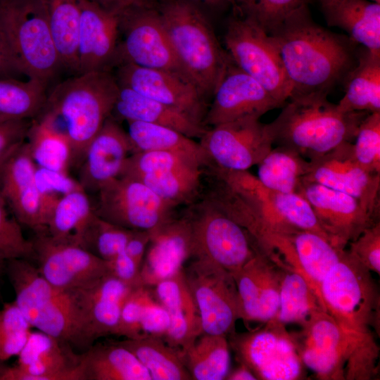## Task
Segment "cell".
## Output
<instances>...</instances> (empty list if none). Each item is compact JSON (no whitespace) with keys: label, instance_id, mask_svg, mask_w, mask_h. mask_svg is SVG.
I'll list each match as a JSON object with an SVG mask.
<instances>
[{"label":"cell","instance_id":"obj_1","mask_svg":"<svg viewBox=\"0 0 380 380\" xmlns=\"http://www.w3.org/2000/svg\"><path fill=\"white\" fill-rule=\"evenodd\" d=\"M269 35L291 83V96L328 94L357 61L355 42L316 23L309 8L289 18Z\"/></svg>","mask_w":380,"mask_h":380},{"label":"cell","instance_id":"obj_2","mask_svg":"<svg viewBox=\"0 0 380 380\" xmlns=\"http://www.w3.org/2000/svg\"><path fill=\"white\" fill-rule=\"evenodd\" d=\"M118 91L115 75L101 71L73 75L47 94L35 118L67 137L72 166L81 165L89 144L110 116Z\"/></svg>","mask_w":380,"mask_h":380},{"label":"cell","instance_id":"obj_3","mask_svg":"<svg viewBox=\"0 0 380 380\" xmlns=\"http://www.w3.org/2000/svg\"><path fill=\"white\" fill-rule=\"evenodd\" d=\"M15 303L32 327L87 350L92 343L78 289H59L46 281L25 259L6 262Z\"/></svg>","mask_w":380,"mask_h":380},{"label":"cell","instance_id":"obj_4","mask_svg":"<svg viewBox=\"0 0 380 380\" xmlns=\"http://www.w3.org/2000/svg\"><path fill=\"white\" fill-rule=\"evenodd\" d=\"M327 95H292L279 115L267 124L273 144L293 148L310 160L355 138L369 113L341 112Z\"/></svg>","mask_w":380,"mask_h":380},{"label":"cell","instance_id":"obj_5","mask_svg":"<svg viewBox=\"0 0 380 380\" xmlns=\"http://www.w3.org/2000/svg\"><path fill=\"white\" fill-rule=\"evenodd\" d=\"M175 57L203 96H213L230 58L202 12L187 0H163L157 7Z\"/></svg>","mask_w":380,"mask_h":380},{"label":"cell","instance_id":"obj_6","mask_svg":"<svg viewBox=\"0 0 380 380\" xmlns=\"http://www.w3.org/2000/svg\"><path fill=\"white\" fill-rule=\"evenodd\" d=\"M0 28L21 74L48 87L63 68L47 0H0Z\"/></svg>","mask_w":380,"mask_h":380},{"label":"cell","instance_id":"obj_7","mask_svg":"<svg viewBox=\"0 0 380 380\" xmlns=\"http://www.w3.org/2000/svg\"><path fill=\"white\" fill-rule=\"evenodd\" d=\"M324 309L341 329L358 341L374 338L379 294L371 272L346 249L320 284Z\"/></svg>","mask_w":380,"mask_h":380},{"label":"cell","instance_id":"obj_8","mask_svg":"<svg viewBox=\"0 0 380 380\" xmlns=\"http://www.w3.org/2000/svg\"><path fill=\"white\" fill-rule=\"evenodd\" d=\"M186 217L191 231L193 258L208 259L232 276L260 251L244 228L204 198Z\"/></svg>","mask_w":380,"mask_h":380},{"label":"cell","instance_id":"obj_9","mask_svg":"<svg viewBox=\"0 0 380 380\" xmlns=\"http://www.w3.org/2000/svg\"><path fill=\"white\" fill-rule=\"evenodd\" d=\"M224 42L232 61L283 106L292 87L271 37L253 20L235 14L227 26Z\"/></svg>","mask_w":380,"mask_h":380},{"label":"cell","instance_id":"obj_10","mask_svg":"<svg viewBox=\"0 0 380 380\" xmlns=\"http://www.w3.org/2000/svg\"><path fill=\"white\" fill-rule=\"evenodd\" d=\"M229 335V346L239 362L246 365L257 379L303 378L304 365L295 339L285 325L270 320L262 328Z\"/></svg>","mask_w":380,"mask_h":380},{"label":"cell","instance_id":"obj_11","mask_svg":"<svg viewBox=\"0 0 380 380\" xmlns=\"http://www.w3.org/2000/svg\"><path fill=\"white\" fill-rule=\"evenodd\" d=\"M119 19L115 68L131 63L170 72L189 80L175 57L156 7L132 8L120 15Z\"/></svg>","mask_w":380,"mask_h":380},{"label":"cell","instance_id":"obj_12","mask_svg":"<svg viewBox=\"0 0 380 380\" xmlns=\"http://www.w3.org/2000/svg\"><path fill=\"white\" fill-rule=\"evenodd\" d=\"M182 272L199 312L203 334L228 336L234 332L240 308L233 276L199 257H194Z\"/></svg>","mask_w":380,"mask_h":380},{"label":"cell","instance_id":"obj_13","mask_svg":"<svg viewBox=\"0 0 380 380\" xmlns=\"http://www.w3.org/2000/svg\"><path fill=\"white\" fill-rule=\"evenodd\" d=\"M301 327L299 334H292L298 353L303 365L319 379H346L352 357L376 344L354 339L324 310L314 313Z\"/></svg>","mask_w":380,"mask_h":380},{"label":"cell","instance_id":"obj_14","mask_svg":"<svg viewBox=\"0 0 380 380\" xmlns=\"http://www.w3.org/2000/svg\"><path fill=\"white\" fill-rule=\"evenodd\" d=\"M93 205L101 218L133 230L151 231L173 217L175 208L142 182L118 177L103 186Z\"/></svg>","mask_w":380,"mask_h":380},{"label":"cell","instance_id":"obj_15","mask_svg":"<svg viewBox=\"0 0 380 380\" xmlns=\"http://www.w3.org/2000/svg\"><path fill=\"white\" fill-rule=\"evenodd\" d=\"M200 139L209 165L231 171H245L258 165L273 144L267 124L253 118L210 127Z\"/></svg>","mask_w":380,"mask_h":380},{"label":"cell","instance_id":"obj_16","mask_svg":"<svg viewBox=\"0 0 380 380\" xmlns=\"http://www.w3.org/2000/svg\"><path fill=\"white\" fill-rule=\"evenodd\" d=\"M31 241L38 272L59 289L84 288L109 274L108 261L72 241L56 239L46 232L35 233Z\"/></svg>","mask_w":380,"mask_h":380},{"label":"cell","instance_id":"obj_17","mask_svg":"<svg viewBox=\"0 0 380 380\" xmlns=\"http://www.w3.org/2000/svg\"><path fill=\"white\" fill-rule=\"evenodd\" d=\"M311 205L330 243L340 249L379 221L358 199L324 185L303 180L298 192Z\"/></svg>","mask_w":380,"mask_h":380},{"label":"cell","instance_id":"obj_18","mask_svg":"<svg viewBox=\"0 0 380 380\" xmlns=\"http://www.w3.org/2000/svg\"><path fill=\"white\" fill-rule=\"evenodd\" d=\"M309 160L310 168L303 180L348 194L379 215L380 175L372 174L360 165L350 141Z\"/></svg>","mask_w":380,"mask_h":380},{"label":"cell","instance_id":"obj_19","mask_svg":"<svg viewBox=\"0 0 380 380\" xmlns=\"http://www.w3.org/2000/svg\"><path fill=\"white\" fill-rule=\"evenodd\" d=\"M203 125L213 127L243 118L260 119L282 105L230 58L213 94Z\"/></svg>","mask_w":380,"mask_h":380},{"label":"cell","instance_id":"obj_20","mask_svg":"<svg viewBox=\"0 0 380 380\" xmlns=\"http://www.w3.org/2000/svg\"><path fill=\"white\" fill-rule=\"evenodd\" d=\"M115 69L119 85L172 107L203 125L206 99L190 81L170 72L131 63Z\"/></svg>","mask_w":380,"mask_h":380},{"label":"cell","instance_id":"obj_21","mask_svg":"<svg viewBox=\"0 0 380 380\" xmlns=\"http://www.w3.org/2000/svg\"><path fill=\"white\" fill-rule=\"evenodd\" d=\"M36 168L25 140L0 166V189L19 223L40 233L46 228Z\"/></svg>","mask_w":380,"mask_h":380},{"label":"cell","instance_id":"obj_22","mask_svg":"<svg viewBox=\"0 0 380 380\" xmlns=\"http://www.w3.org/2000/svg\"><path fill=\"white\" fill-rule=\"evenodd\" d=\"M77 75L111 71L116 67L119 16L89 0H78Z\"/></svg>","mask_w":380,"mask_h":380},{"label":"cell","instance_id":"obj_23","mask_svg":"<svg viewBox=\"0 0 380 380\" xmlns=\"http://www.w3.org/2000/svg\"><path fill=\"white\" fill-rule=\"evenodd\" d=\"M150 239L141 265L143 286L152 287L182 272L194 256L191 231L186 215L174 216L149 231Z\"/></svg>","mask_w":380,"mask_h":380},{"label":"cell","instance_id":"obj_24","mask_svg":"<svg viewBox=\"0 0 380 380\" xmlns=\"http://www.w3.org/2000/svg\"><path fill=\"white\" fill-rule=\"evenodd\" d=\"M131 153L127 132L116 120L108 117L89 144L80 165L79 179L83 189L97 192L118 177Z\"/></svg>","mask_w":380,"mask_h":380},{"label":"cell","instance_id":"obj_25","mask_svg":"<svg viewBox=\"0 0 380 380\" xmlns=\"http://www.w3.org/2000/svg\"><path fill=\"white\" fill-rule=\"evenodd\" d=\"M25 380H84L80 355L72 347L42 331H31L18 355Z\"/></svg>","mask_w":380,"mask_h":380},{"label":"cell","instance_id":"obj_26","mask_svg":"<svg viewBox=\"0 0 380 380\" xmlns=\"http://www.w3.org/2000/svg\"><path fill=\"white\" fill-rule=\"evenodd\" d=\"M151 288L170 317V324L164 341L184 353L203 334V329L198 310L183 272Z\"/></svg>","mask_w":380,"mask_h":380},{"label":"cell","instance_id":"obj_27","mask_svg":"<svg viewBox=\"0 0 380 380\" xmlns=\"http://www.w3.org/2000/svg\"><path fill=\"white\" fill-rule=\"evenodd\" d=\"M133 288L108 274L78 289L92 344L100 337L115 335L122 303Z\"/></svg>","mask_w":380,"mask_h":380},{"label":"cell","instance_id":"obj_28","mask_svg":"<svg viewBox=\"0 0 380 380\" xmlns=\"http://www.w3.org/2000/svg\"><path fill=\"white\" fill-rule=\"evenodd\" d=\"M329 26L369 51L380 52V4L369 0H319Z\"/></svg>","mask_w":380,"mask_h":380},{"label":"cell","instance_id":"obj_29","mask_svg":"<svg viewBox=\"0 0 380 380\" xmlns=\"http://www.w3.org/2000/svg\"><path fill=\"white\" fill-rule=\"evenodd\" d=\"M115 120L140 121L168 127L190 138L203 134L206 127L187 115L119 85L111 115Z\"/></svg>","mask_w":380,"mask_h":380},{"label":"cell","instance_id":"obj_30","mask_svg":"<svg viewBox=\"0 0 380 380\" xmlns=\"http://www.w3.org/2000/svg\"><path fill=\"white\" fill-rule=\"evenodd\" d=\"M84 380H152L144 366L117 341L92 344L80 355Z\"/></svg>","mask_w":380,"mask_h":380},{"label":"cell","instance_id":"obj_31","mask_svg":"<svg viewBox=\"0 0 380 380\" xmlns=\"http://www.w3.org/2000/svg\"><path fill=\"white\" fill-rule=\"evenodd\" d=\"M343 81L345 94L336 104L339 110L380 112V52L363 47Z\"/></svg>","mask_w":380,"mask_h":380},{"label":"cell","instance_id":"obj_32","mask_svg":"<svg viewBox=\"0 0 380 380\" xmlns=\"http://www.w3.org/2000/svg\"><path fill=\"white\" fill-rule=\"evenodd\" d=\"M128 349L149 372L152 380H189L183 352L163 338L142 335L117 341Z\"/></svg>","mask_w":380,"mask_h":380},{"label":"cell","instance_id":"obj_33","mask_svg":"<svg viewBox=\"0 0 380 380\" xmlns=\"http://www.w3.org/2000/svg\"><path fill=\"white\" fill-rule=\"evenodd\" d=\"M290 240L303 277L322 303L320 284L345 249L338 248L322 236L308 231L298 232Z\"/></svg>","mask_w":380,"mask_h":380},{"label":"cell","instance_id":"obj_34","mask_svg":"<svg viewBox=\"0 0 380 380\" xmlns=\"http://www.w3.org/2000/svg\"><path fill=\"white\" fill-rule=\"evenodd\" d=\"M127 132L131 154L151 151L181 153L202 161L207 167L208 158L201 144L172 128L140 121H129Z\"/></svg>","mask_w":380,"mask_h":380},{"label":"cell","instance_id":"obj_35","mask_svg":"<svg viewBox=\"0 0 380 380\" xmlns=\"http://www.w3.org/2000/svg\"><path fill=\"white\" fill-rule=\"evenodd\" d=\"M257 165V177L261 184L270 190L284 193H298L310 168L308 159L284 146L272 148Z\"/></svg>","mask_w":380,"mask_h":380},{"label":"cell","instance_id":"obj_36","mask_svg":"<svg viewBox=\"0 0 380 380\" xmlns=\"http://www.w3.org/2000/svg\"><path fill=\"white\" fill-rule=\"evenodd\" d=\"M229 348L227 336L202 334L183 353L191 379H225L230 367Z\"/></svg>","mask_w":380,"mask_h":380},{"label":"cell","instance_id":"obj_37","mask_svg":"<svg viewBox=\"0 0 380 380\" xmlns=\"http://www.w3.org/2000/svg\"><path fill=\"white\" fill-rule=\"evenodd\" d=\"M46 89V85L34 79L1 78L0 122L35 118L44 106Z\"/></svg>","mask_w":380,"mask_h":380},{"label":"cell","instance_id":"obj_38","mask_svg":"<svg viewBox=\"0 0 380 380\" xmlns=\"http://www.w3.org/2000/svg\"><path fill=\"white\" fill-rule=\"evenodd\" d=\"M51 31L61 66L78 72L77 40L80 18L78 0H47Z\"/></svg>","mask_w":380,"mask_h":380},{"label":"cell","instance_id":"obj_39","mask_svg":"<svg viewBox=\"0 0 380 380\" xmlns=\"http://www.w3.org/2000/svg\"><path fill=\"white\" fill-rule=\"evenodd\" d=\"M25 141L37 166L68 173L69 168L72 166V151L66 136L44 121L34 118Z\"/></svg>","mask_w":380,"mask_h":380},{"label":"cell","instance_id":"obj_40","mask_svg":"<svg viewBox=\"0 0 380 380\" xmlns=\"http://www.w3.org/2000/svg\"><path fill=\"white\" fill-rule=\"evenodd\" d=\"M319 310L326 311L304 277L297 272L284 270L279 307L272 320L284 325L296 323L301 326Z\"/></svg>","mask_w":380,"mask_h":380},{"label":"cell","instance_id":"obj_41","mask_svg":"<svg viewBox=\"0 0 380 380\" xmlns=\"http://www.w3.org/2000/svg\"><path fill=\"white\" fill-rule=\"evenodd\" d=\"M93 213V205L87 193L83 188L75 189L62 196L51 208L45 232L56 239L75 243Z\"/></svg>","mask_w":380,"mask_h":380},{"label":"cell","instance_id":"obj_42","mask_svg":"<svg viewBox=\"0 0 380 380\" xmlns=\"http://www.w3.org/2000/svg\"><path fill=\"white\" fill-rule=\"evenodd\" d=\"M203 173V167H193L134 179L142 182L165 202L176 208L192 203L198 196L202 187Z\"/></svg>","mask_w":380,"mask_h":380},{"label":"cell","instance_id":"obj_43","mask_svg":"<svg viewBox=\"0 0 380 380\" xmlns=\"http://www.w3.org/2000/svg\"><path fill=\"white\" fill-rule=\"evenodd\" d=\"M133 229L112 224L94 211L75 243L96 256L109 261L125 251Z\"/></svg>","mask_w":380,"mask_h":380},{"label":"cell","instance_id":"obj_44","mask_svg":"<svg viewBox=\"0 0 380 380\" xmlns=\"http://www.w3.org/2000/svg\"><path fill=\"white\" fill-rule=\"evenodd\" d=\"M310 0H235V14L257 23L270 34L289 18L308 8Z\"/></svg>","mask_w":380,"mask_h":380},{"label":"cell","instance_id":"obj_45","mask_svg":"<svg viewBox=\"0 0 380 380\" xmlns=\"http://www.w3.org/2000/svg\"><path fill=\"white\" fill-rule=\"evenodd\" d=\"M193 167H203L206 165L200 160L181 153L164 151H144L132 153L128 156L119 177L138 178Z\"/></svg>","mask_w":380,"mask_h":380},{"label":"cell","instance_id":"obj_46","mask_svg":"<svg viewBox=\"0 0 380 380\" xmlns=\"http://www.w3.org/2000/svg\"><path fill=\"white\" fill-rule=\"evenodd\" d=\"M269 260L260 251L233 275L239 298L240 319L244 322H258L260 289L263 272Z\"/></svg>","mask_w":380,"mask_h":380},{"label":"cell","instance_id":"obj_47","mask_svg":"<svg viewBox=\"0 0 380 380\" xmlns=\"http://www.w3.org/2000/svg\"><path fill=\"white\" fill-rule=\"evenodd\" d=\"M32 326L15 301L0 309V360L18 356L31 333Z\"/></svg>","mask_w":380,"mask_h":380},{"label":"cell","instance_id":"obj_48","mask_svg":"<svg viewBox=\"0 0 380 380\" xmlns=\"http://www.w3.org/2000/svg\"><path fill=\"white\" fill-rule=\"evenodd\" d=\"M0 189V262L13 259L34 260L32 241L26 239L19 222L10 216Z\"/></svg>","mask_w":380,"mask_h":380},{"label":"cell","instance_id":"obj_49","mask_svg":"<svg viewBox=\"0 0 380 380\" xmlns=\"http://www.w3.org/2000/svg\"><path fill=\"white\" fill-rule=\"evenodd\" d=\"M353 148L360 165L380 175V112L368 113L360 125Z\"/></svg>","mask_w":380,"mask_h":380},{"label":"cell","instance_id":"obj_50","mask_svg":"<svg viewBox=\"0 0 380 380\" xmlns=\"http://www.w3.org/2000/svg\"><path fill=\"white\" fill-rule=\"evenodd\" d=\"M36 182L42 198V213L46 228L49 212L53 205L64 195L80 188V182L68 173L50 170L37 166Z\"/></svg>","mask_w":380,"mask_h":380},{"label":"cell","instance_id":"obj_51","mask_svg":"<svg viewBox=\"0 0 380 380\" xmlns=\"http://www.w3.org/2000/svg\"><path fill=\"white\" fill-rule=\"evenodd\" d=\"M151 295L150 287L133 288L124 300L115 335L125 338L142 336L141 321L145 305Z\"/></svg>","mask_w":380,"mask_h":380},{"label":"cell","instance_id":"obj_52","mask_svg":"<svg viewBox=\"0 0 380 380\" xmlns=\"http://www.w3.org/2000/svg\"><path fill=\"white\" fill-rule=\"evenodd\" d=\"M284 270L270 259L262 274L259 295L258 322L272 320L279 310L281 282Z\"/></svg>","mask_w":380,"mask_h":380},{"label":"cell","instance_id":"obj_53","mask_svg":"<svg viewBox=\"0 0 380 380\" xmlns=\"http://www.w3.org/2000/svg\"><path fill=\"white\" fill-rule=\"evenodd\" d=\"M348 245L349 253L370 272L380 274V222L365 229Z\"/></svg>","mask_w":380,"mask_h":380},{"label":"cell","instance_id":"obj_54","mask_svg":"<svg viewBox=\"0 0 380 380\" xmlns=\"http://www.w3.org/2000/svg\"><path fill=\"white\" fill-rule=\"evenodd\" d=\"M170 324L167 310L154 297L152 291L143 312L141 321L142 335L156 336L164 339Z\"/></svg>","mask_w":380,"mask_h":380},{"label":"cell","instance_id":"obj_55","mask_svg":"<svg viewBox=\"0 0 380 380\" xmlns=\"http://www.w3.org/2000/svg\"><path fill=\"white\" fill-rule=\"evenodd\" d=\"M29 120L0 122V166L26 139Z\"/></svg>","mask_w":380,"mask_h":380},{"label":"cell","instance_id":"obj_56","mask_svg":"<svg viewBox=\"0 0 380 380\" xmlns=\"http://www.w3.org/2000/svg\"><path fill=\"white\" fill-rule=\"evenodd\" d=\"M109 274L132 286H143L141 281V265L125 251L108 261Z\"/></svg>","mask_w":380,"mask_h":380},{"label":"cell","instance_id":"obj_57","mask_svg":"<svg viewBox=\"0 0 380 380\" xmlns=\"http://www.w3.org/2000/svg\"><path fill=\"white\" fill-rule=\"evenodd\" d=\"M150 239V232L133 230L125 248V252L141 265Z\"/></svg>","mask_w":380,"mask_h":380},{"label":"cell","instance_id":"obj_58","mask_svg":"<svg viewBox=\"0 0 380 380\" xmlns=\"http://www.w3.org/2000/svg\"><path fill=\"white\" fill-rule=\"evenodd\" d=\"M23 75L0 28V79Z\"/></svg>","mask_w":380,"mask_h":380},{"label":"cell","instance_id":"obj_59","mask_svg":"<svg viewBox=\"0 0 380 380\" xmlns=\"http://www.w3.org/2000/svg\"><path fill=\"white\" fill-rule=\"evenodd\" d=\"M118 16L135 8L153 6V0H89Z\"/></svg>","mask_w":380,"mask_h":380},{"label":"cell","instance_id":"obj_60","mask_svg":"<svg viewBox=\"0 0 380 380\" xmlns=\"http://www.w3.org/2000/svg\"><path fill=\"white\" fill-rule=\"evenodd\" d=\"M238 367L229 371L225 379L227 380H255L257 379L253 372L244 364L239 362Z\"/></svg>","mask_w":380,"mask_h":380},{"label":"cell","instance_id":"obj_61","mask_svg":"<svg viewBox=\"0 0 380 380\" xmlns=\"http://www.w3.org/2000/svg\"><path fill=\"white\" fill-rule=\"evenodd\" d=\"M189 1H200L208 4L210 5H220L222 4H229L233 10L235 9V0H187Z\"/></svg>","mask_w":380,"mask_h":380},{"label":"cell","instance_id":"obj_62","mask_svg":"<svg viewBox=\"0 0 380 380\" xmlns=\"http://www.w3.org/2000/svg\"><path fill=\"white\" fill-rule=\"evenodd\" d=\"M6 262H0V279L2 276L3 272L5 270Z\"/></svg>","mask_w":380,"mask_h":380},{"label":"cell","instance_id":"obj_63","mask_svg":"<svg viewBox=\"0 0 380 380\" xmlns=\"http://www.w3.org/2000/svg\"><path fill=\"white\" fill-rule=\"evenodd\" d=\"M371 1L380 4V0H371Z\"/></svg>","mask_w":380,"mask_h":380}]
</instances>
